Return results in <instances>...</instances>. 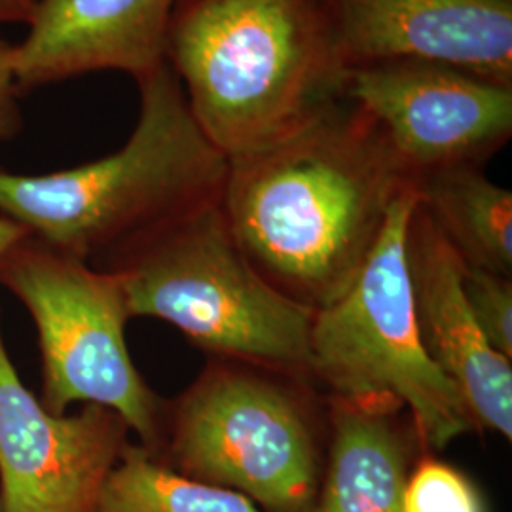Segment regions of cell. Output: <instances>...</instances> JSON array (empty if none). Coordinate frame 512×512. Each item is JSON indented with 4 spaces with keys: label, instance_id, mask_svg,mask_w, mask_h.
I'll return each mask as SVG.
<instances>
[{
    "label": "cell",
    "instance_id": "obj_1",
    "mask_svg": "<svg viewBox=\"0 0 512 512\" xmlns=\"http://www.w3.org/2000/svg\"><path fill=\"white\" fill-rule=\"evenodd\" d=\"M408 186L382 128L344 97L281 143L228 160L220 209L256 272L317 311L357 279Z\"/></svg>",
    "mask_w": 512,
    "mask_h": 512
},
{
    "label": "cell",
    "instance_id": "obj_2",
    "mask_svg": "<svg viewBox=\"0 0 512 512\" xmlns=\"http://www.w3.org/2000/svg\"><path fill=\"white\" fill-rule=\"evenodd\" d=\"M165 63L228 160L310 126L348 73L321 0H179Z\"/></svg>",
    "mask_w": 512,
    "mask_h": 512
},
{
    "label": "cell",
    "instance_id": "obj_3",
    "mask_svg": "<svg viewBox=\"0 0 512 512\" xmlns=\"http://www.w3.org/2000/svg\"><path fill=\"white\" fill-rule=\"evenodd\" d=\"M135 84L139 116L124 147L46 175L0 167V215L93 268L220 202L228 173L167 63Z\"/></svg>",
    "mask_w": 512,
    "mask_h": 512
},
{
    "label": "cell",
    "instance_id": "obj_4",
    "mask_svg": "<svg viewBox=\"0 0 512 512\" xmlns=\"http://www.w3.org/2000/svg\"><path fill=\"white\" fill-rule=\"evenodd\" d=\"M99 270L120 279L131 319L165 321L220 361L313 380L315 311L256 272L220 202L169 224Z\"/></svg>",
    "mask_w": 512,
    "mask_h": 512
},
{
    "label": "cell",
    "instance_id": "obj_5",
    "mask_svg": "<svg viewBox=\"0 0 512 512\" xmlns=\"http://www.w3.org/2000/svg\"><path fill=\"white\" fill-rule=\"evenodd\" d=\"M416 205V186L404 188L357 279L315 311L311 376L330 397L406 410L420 448L439 452L475 431V423L421 342L406 255Z\"/></svg>",
    "mask_w": 512,
    "mask_h": 512
},
{
    "label": "cell",
    "instance_id": "obj_6",
    "mask_svg": "<svg viewBox=\"0 0 512 512\" xmlns=\"http://www.w3.org/2000/svg\"><path fill=\"white\" fill-rule=\"evenodd\" d=\"M306 384L215 359L165 403L162 442L152 456L266 512H313L321 488L319 421Z\"/></svg>",
    "mask_w": 512,
    "mask_h": 512
},
{
    "label": "cell",
    "instance_id": "obj_7",
    "mask_svg": "<svg viewBox=\"0 0 512 512\" xmlns=\"http://www.w3.org/2000/svg\"><path fill=\"white\" fill-rule=\"evenodd\" d=\"M0 287L35 321L42 406L52 414H67L73 404L110 408L156 454L165 401L129 355L131 315L120 279L27 234L0 256Z\"/></svg>",
    "mask_w": 512,
    "mask_h": 512
},
{
    "label": "cell",
    "instance_id": "obj_8",
    "mask_svg": "<svg viewBox=\"0 0 512 512\" xmlns=\"http://www.w3.org/2000/svg\"><path fill=\"white\" fill-rule=\"evenodd\" d=\"M344 97L384 131L416 181L484 164L512 137V86L431 61H382L348 69Z\"/></svg>",
    "mask_w": 512,
    "mask_h": 512
},
{
    "label": "cell",
    "instance_id": "obj_9",
    "mask_svg": "<svg viewBox=\"0 0 512 512\" xmlns=\"http://www.w3.org/2000/svg\"><path fill=\"white\" fill-rule=\"evenodd\" d=\"M114 410L84 404L52 414L19 378L0 323V509L93 512L129 444Z\"/></svg>",
    "mask_w": 512,
    "mask_h": 512
},
{
    "label": "cell",
    "instance_id": "obj_10",
    "mask_svg": "<svg viewBox=\"0 0 512 512\" xmlns=\"http://www.w3.org/2000/svg\"><path fill=\"white\" fill-rule=\"evenodd\" d=\"M346 69L431 61L512 86V0H321Z\"/></svg>",
    "mask_w": 512,
    "mask_h": 512
},
{
    "label": "cell",
    "instance_id": "obj_11",
    "mask_svg": "<svg viewBox=\"0 0 512 512\" xmlns=\"http://www.w3.org/2000/svg\"><path fill=\"white\" fill-rule=\"evenodd\" d=\"M408 270L421 342L458 389L475 429L512 440V365L486 340L461 287L463 260L420 202L408 228Z\"/></svg>",
    "mask_w": 512,
    "mask_h": 512
},
{
    "label": "cell",
    "instance_id": "obj_12",
    "mask_svg": "<svg viewBox=\"0 0 512 512\" xmlns=\"http://www.w3.org/2000/svg\"><path fill=\"white\" fill-rule=\"evenodd\" d=\"M179 0H40L14 44L19 92L86 74H129L135 82L165 65Z\"/></svg>",
    "mask_w": 512,
    "mask_h": 512
},
{
    "label": "cell",
    "instance_id": "obj_13",
    "mask_svg": "<svg viewBox=\"0 0 512 512\" xmlns=\"http://www.w3.org/2000/svg\"><path fill=\"white\" fill-rule=\"evenodd\" d=\"M329 429V465L313 512H404L418 439L401 410L330 397Z\"/></svg>",
    "mask_w": 512,
    "mask_h": 512
},
{
    "label": "cell",
    "instance_id": "obj_14",
    "mask_svg": "<svg viewBox=\"0 0 512 512\" xmlns=\"http://www.w3.org/2000/svg\"><path fill=\"white\" fill-rule=\"evenodd\" d=\"M416 192L461 260L473 268L512 275V192L480 165L440 169L420 177Z\"/></svg>",
    "mask_w": 512,
    "mask_h": 512
},
{
    "label": "cell",
    "instance_id": "obj_15",
    "mask_svg": "<svg viewBox=\"0 0 512 512\" xmlns=\"http://www.w3.org/2000/svg\"><path fill=\"white\" fill-rule=\"evenodd\" d=\"M93 512H266L249 497L190 476L128 444Z\"/></svg>",
    "mask_w": 512,
    "mask_h": 512
},
{
    "label": "cell",
    "instance_id": "obj_16",
    "mask_svg": "<svg viewBox=\"0 0 512 512\" xmlns=\"http://www.w3.org/2000/svg\"><path fill=\"white\" fill-rule=\"evenodd\" d=\"M404 512H488L473 482L439 459L425 458L410 469Z\"/></svg>",
    "mask_w": 512,
    "mask_h": 512
},
{
    "label": "cell",
    "instance_id": "obj_17",
    "mask_svg": "<svg viewBox=\"0 0 512 512\" xmlns=\"http://www.w3.org/2000/svg\"><path fill=\"white\" fill-rule=\"evenodd\" d=\"M461 287L476 325L501 355L512 359V279L463 262Z\"/></svg>",
    "mask_w": 512,
    "mask_h": 512
},
{
    "label": "cell",
    "instance_id": "obj_18",
    "mask_svg": "<svg viewBox=\"0 0 512 512\" xmlns=\"http://www.w3.org/2000/svg\"><path fill=\"white\" fill-rule=\"evenodd\" d=\"M18 84L14 76V42L0 37V143L16 139L23 129Z\"/></svg>",
    "mask_w": 512,
    "mask_h": 512
},
{
    "label": "cell",
    "instance_id": "obj_19",
    "mask_svg": "<svg viewBox=\"0 0 512 512\" xmlns=\"http://www.w3.org/2000/svg\"><path fill=\"white\" fill-rule=\"evenodd\" d=\"M40 0H0V25L23 23L29 25Z\"/></svg>",
    "mask_w": 512,
    "mask_h": 512
},
{
    "label": "cell",
    "instance_id": "obj_20",
    "mask_svg": "<svg viewBox=\"0 0 512 512\" xmlns=\"http://www.w3.org/2000/svg\"><path fill=\"white\" fill-rule=\"evenodd\" d=\"M27 234H29V230H25L16 220L0 215V256L4 255L14 243H18L19 239L25 238Z\"/></svg>",
    "mask_w": 512,
    "mask_h": 512
},
{
    "label": "cell",
    "instance_id": "obj_21",
    "mask_svg": "<svg viewBox=\"0 0 512 512\" xmlns=\"http://www.w3.org/2000/svg\"><path fill=\"white\" fill-rule=\"evenodd\" d=\"M0 512H2V509H0Z\"/></svg>",
    "mask_w": 512,
    "mask_h": 512
}]
</instances>
